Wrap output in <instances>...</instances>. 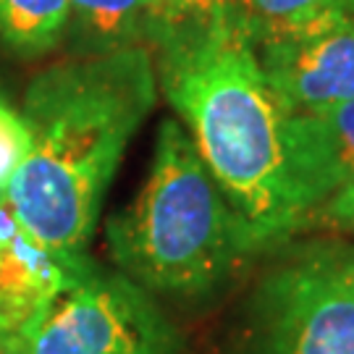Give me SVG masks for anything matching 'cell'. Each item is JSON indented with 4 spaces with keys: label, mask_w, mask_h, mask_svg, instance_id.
Wrapping results in <instances>:
<instances>
[{
    "label": "cell",
    "mask_w": 354,
    "mask_h": 354,
    "mask_svg": "<svg viewBox=\"0 0 354 354\" xmlns=\"http://www.w3.org/2000/svg\"><path fill=\"white\" fill-rule=\"evenodd\" d=\"M3 354H181V339L150 291L124 273L87 270Z\"/></svg>",
    "instance_id": "cell-5"
},
{
    "label": "cell",
    "mask_w": 354,
    "mask_h": 354,
    "mask_svg": "<svg viewBox=\"0 0 354 354\" xmlns=\"http://www.w3.org/2000/svg\"><path fill=\"white\" fill-rule=\"evenodd\" d=\"M257 58L286 115L354 100V13L254 29Z\"/></svg>",
    "instance_id": "cell-6"
},
{
    "label": "cell",
    "mask_w": 354,
    "mask_h": 354,
    "mask_svg": "<svg viewBox=\"0 0 354 354\" xmlns=\"http://www.w3.org/2000/svg\"><path fill=\"white\" fill-rule=\"evenodd\" d=\"M250 354H354V247L315 244L268 273L252 299Z\"/></svg>",
    "instance_id": "cell-4"
},
{
    "label": "cell",
    "mask_w": 354,
    "mask_h": 354,
    "mask_svg": "<svg viewBox=\"0 0 354 354\" xmlns=\"http://www.w3.org/2000/svg\"><path fill=\"white\" fill-rule=\"evenodd\" d=\"M176 11L174 0H68L64 39L74 55L127 48L152 50Z\"/></svg>",
    "instance_id": "cell-9"
},
{
    "label": "cell",
    "mask_w": 354,
    "mask_h": 354,
    "mask_svg": "<svg viewBox=\"0 0 354 354\" xmlns=\"http://www.w3.org/2000/svg\"><path fill=\"white\" fill-rule=\"evenodd\" d=\"M32 137L24 115L8 100L0 97V194H6L11 178L29 155Z\"/></svg>",
    "instance_id": "cell-12"
},
{
    "label": "cell",
    "mask_w": 354,
    "mask_h": 354,
    "mask_svg": "<svg viewBox=\"0 0 354 354\" xmlns=\"http://www.w3.org/2000/svg\"><path fill=\"white\" fill-rule=\"evenodd\" d=\"M178 6H197V3H207V0H174Z\"/></svg>",
    "instance_id": "cell-14"
},
{
    "label": "cell",
    "mask_w": 354,
    "mask_h": 354,
    "mask_svg": "<svg viewBox=\"0 0 354 354\" xmlns=\"http://www.w3.org/2000/svg\"><path fill=\"white\" fill-rule=\"evenodd\" d=\"M68 0H0V42L16 55H45L64 42Z\"/></svg>",
    "instance_id": "cell-10"
},
{
    "label": "cell",
    "mask_w": 354,
    "mask_h": 354,
    "mask_svg": "<svg viewBox=\"0 0 354 354\" xmlns=\"http://www.w3.org/2000/svg\"><path fill=\"white\" fill-rule=\"evenodd\" d=\"M283 147L294 192L313 218L315 207L354 184V100L286 115Z\"/></svg>",
    "instance_id": "cell-8"
},
{
    "label": "cell",
    "mask_w": 354,
    "mask_h": 354,
    "mask_svg": "<svg viewBox=\"0 0 354 354\" xmlns=\"http://www.w3.org/2000/svg\"><path fill=\"white\" fill-rule=\"evenodd\" d=\"M155 97L147 48L71 55L29 82L21 115L32 147L6 200L35 239L71 257L87 252L102 197Z\"/></svg>",
    "instance_id": "cell-2"
},
{
    "label": "cell",
    "mask_w": 354,
    "mask_h": 354,
    "mask_svg": "<svg viewBox=\"0 0 354 354\" xmlns=\"http://www.w3.org/2000/svg\"><path fill=\"white\" fill-rule=\"evenodd\" d=\"M252 19L254 29L291 26L328 13H354V0H234Z\"/></svg>",
    "instance_id": "cell-11"
},
{
    "label": "cell",
    "mask_w": 354,
    "mask_h": 354,
    "mask_svg": "<svg viewBox=\"0 0 354 354\" xmlns=\"http://www.w3.org/2000/svg\"><path fill=\"white\" fill-rule=\"evenodd\" d=\"M326 215L330 218V223L354 231V184L330 197L326 203Z\"/></svg>",
    "instance_id": "cell-13"
},
{
    "label": "cell",
    "mask_w": 354,
    "mask_h": 354,
    "mask_svg": "<svg viewBox=\"0 0 354 354\" xmlns=\"http://www.w3.org/2000/svg\"><path fill=\"white\" fill-rule=\"evenodd\" d=\"M0 354H3V352H0Z\"/></svg>",
    "instance_id": "cell-15"
},
{
    "label": "cell",
    "mask_w": 354,
    "mask_h": 354,
    "mask_svg": "<svg viewBox=\"0 0 354 354\" xmlns=\"http://www.w3.org/2000/svg\"><path fill=\"white\" fill-rule=\"evenodd\" d=\"M118 270L150 294L205 297L263 250L176 118L158 129L147 178L105 226Z\"/></svg>",
    "instance_id": "cell-3"
},
{
    "label": "cell",
    "mask_w": 354,
    "mask_h": 354,
    "mask_svg": "<svg viewBox=\"0 0 354 354\" xmlns=\"http://www.w3.org/2000/svg\"><path fill=\"white\" fill-rule=\"evenodd\" d=\"M92 268L87 254L53 252L35 239L0 194V346L24 333L58 294Z\"/></svg>",
    "instance_id": "cell-7"
},
{
    "label": "cell",
    "mask_w": 354,
    "mask_h": 354,
    "mask_svg": "<svg viewBox=\"0 0 354 354\" xmlns=\"http://www.w3.org/2000/svg\"><path fill=\"white\" fill-rule=\"evenodd\" d=\"M152 61L160 92L257 244L302 228L310 215L286 168V113L263 74L252 19L234 0L178 6Z\"/></svg>",
    "instance_id": "cell-1"
}]
</instances>
